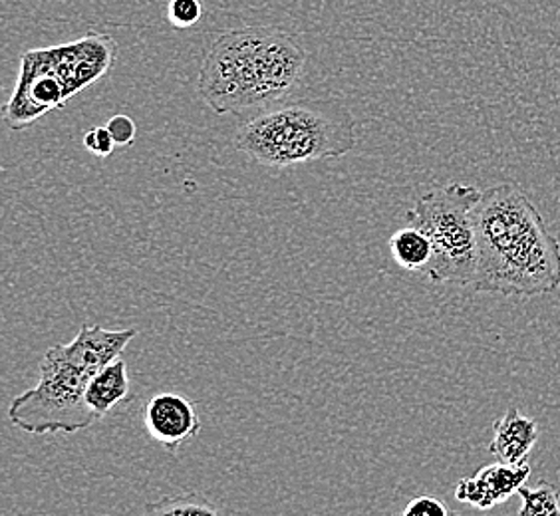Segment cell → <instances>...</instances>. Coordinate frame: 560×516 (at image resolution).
Instances as JSON below:
<instances>
[{
	"label": "cell",
	"instance_id": "1",
	"mask_svg": "<svg viewBox=\"0 0 560 516\" xmlns=\"http://www.w3.org/2000/svg\"><path fill=\"white\" fill-rule=\"evenodd\" d=\"M477 269L474 291L540 296L560 289V243L539 209L511 184L481 194L475 204Z\"/></svg>",
	"mask_w": 560,
	"mask_h": 516
},
{
	"label": "cell",
	"instance_id": "2",
	"mask_svg": "<svg viewBox=\"0 0 560 516\" xmlns=\"http://www.w3.org/2000/svg\"><path fill=\"white\" fill-rule=\"evenodd\" d=\"M306 50L277 26H241L219 34L203 56L197 90L217 116L265 109L301 84Z\"/></svg>",
	"mask_w": 560,
	"mask_h": 516
},
{
	"label": "cell",
	"instance_id": "3",
	"mask_svg": "<svg viewBox=\"0 0 560 516\" xmlns=\"http://www.w3.org/2000/svg\"><path fill=\"white\" fill-rule=\"evenodd\" d=\"M355 121L335 99H292L259 109L235 136V145L267 167L336 160L355 148Z\"/></svg>",
	"mask_w": 560,
	"mask_h": 516
},
{
	"label": "cell",
	"instance_id": "4",
	"mask_svg": "<svg viewBox=\"0 0 560 516\" xmlns=\"http://www.w3.org/2000/svg\"><path fill=\"white\" fill-rule=\"evenodd\" d=\"M481 194L474 185L450 184L421 195L406 213L408 225L430 238L433 255L423 274L433 282L471 286L477 269L475 204Z\"/></svg>",
	"mask_w": 560,
	"mask_h": 516
},
{
	"label": "cell",
	"instance_id": "5",
	"mask_svg": "<svg viewBox=\"0 0 560 516\" xmlns=\"http://www.w3.org/2000/svg\"><path fill=\"white\" fill-rule=\"evenodd\" d=\"M86 372L66 357L60 344L46 350L40 379L12 399L9 420L31 435H74L102 420L86 403Z\"/></svg>",
	"mask_w": 560,
	"mask_h": 516
},
{
	"label": "cell",
	"instance_id": "6",
	"mask_svg": "<svg viewBox=\"0 0 560 516\" xmlns=\"http://www.w3.org/2000/svg\"><path fill=\"white\" fill-rule=\"evenodd\" d=\"M145 427L155 442L175 453L201 431V418L189 399L167 391L148 401Z\"/></svg>",
	"mask_w": 560,
	"mask_h": 516
},
{
	"label": "cell",
	"instance_id": "7",
	"mask_svg": "<svg viewBox=\"0 0 560 516\" xmlns=\"http://www.w3.org/2000/svg\"><path fill=\"white\" fill-rule=\"evenodd\" d=\"M530 474L528 462L509 465L497 461L479 469L474 477L462 479L455 489L457 501L475 506L479 511H489L495 505L505 503L509 496L515 495L525 484Z\"/></svg>",
	"mask_w": 560,
	"mask_h": 516
},
{
	"label": "cell",
	"instance_id": "8",
	"mask_svg": "<svg viewBox=\"0 0 560 516\" xmlns=\"http://www.w3.org/2000/svg\"><path fill=\"white\" fill-rule=\"evenodd\" d=\"M136 336V328L106 330L102 326L84 324L80 326V332L75 333L74 340L60 344V348L70 362H74L75 366L92 377L119 360Z\"/></svg>",
	"mask_w": 560,
	"mask_h": 516
},
{
	"label": "cell",
	"instance_id": "9",
	"mask_svg": "<svg viewBox=\"0 0 560 516\" xmlns=\"http://www.w3.org/2000/svg\"><path fill=\"white\" fill-rule=\"evenodd\" d=\"M539 439L537 423L525 418L517 408L506 409L505 415L493 423V442L489 453L497 461L509 465L527 462L528 453Z\"/></svg>",
	"mask_w": 560,
	"mask_h": 516
},
{
	"label": "cell",
	"instance_id": "10",
	"mask_svg": "<svg viewBox=\"0 0 560 516\" xmlns=\"http://www.w3.org/2000/svg\"><path fill=\"white\" fill-rule=\"evenodd\" d=\"M128 394H130V379H128L124 357H119L114 364L100 370L88 379L86 403L100 418H104L108 411L118 406L119 401L128 398Z\"/></svg>",
	"mask_w": 560,
	"mask_h": 516
},
{
	"label": "cell",
	"instance_id": "11",
	"mask_svg": "<svg viewBox=\"0 0 560 516\" xmlns=\"http://www.w3.org/2000/svg\"><path fill=\"white\" fill-rule=\"evenodd\" d=\"M389 253L401 269L423 270L430 265L433 248L430 238L418 226L408 225L396 231L389 238Z\"/></svg>",
	"mask_w": 560,
	"mask_h": 516
},
{
	"label": "cell",
	"instance_id": "12",
	"mask_svg": "<svg viewBox=\"0 0 560 516\" xmlns=\"http://www.w3.org/2000/svg\"><path fill=\"white\" fill-rule=\"evenodd\" d=\"M517 495L523 501L518 516H560L559 491L550 483H540L535 489L523 484Z\"/></svg>",
	"mask_w": 560,
	"mask_h": 516
},
{
	"label": "cell",
	"instance_id": "13",
	"mask_svg": "<svg viewBox=\"0 0 560 516\" xmlns=\"http://www.w3.org/2000/svg\"><path fill=\"white\" fill-rule=\"evenodd\" d=\"M153 515H217L215 506L195 493L163 496L155 505H148Z\"/></svg>",
	"mask_w": 560,
	"mask_h": 516
},
{
	"label": "cell",
	"instance_id": "14",
	"mask_svg": "<svg viewBox=\"0 0 560 516\" xmlns=\"http://www.w3.org/2000/svg\"><path fill=\"white\" fill-rule=\"evenodd\" d=\"M203 16L201 0H170L167 19L175 28H189Z\"/></svg>",
	"mask_w": 560,
	"mask_h": 516
},
{
	"label": "cell",
	"instance_id": "15",
	"mask_svg": "<svg viewBox=\"0 0 560 516\" xmlns=\"http://www.w3.org/2000/svg\"><path fill=\"white\" fill-rule=\"evenodd\" d=\"M84 148L97 157H109L116 150V141L108 128H92L84 133Z\"/></svg>",
	"mask_w": 560,
	"mask_h": 516
},
{
	"label": "cell",
	"instance_id": "16",
	"mask_svg": "<svg viewBox=\"0 0 560 516\" xmlns=\"http://www.w3.org/2000/svg\"><path fill=\"white\" fill-rule=\"evenodd\" d=\"M406 516H447L450 508L438 501L435 496H416L410 505L404 508Z\"/></svg>",
	"mask_w": 560,
	"mask_h": 516
},
{
	"label": "cell",
	"instance_id": "17",
	"mask_svg": "<svg viewBox=\"0 0 560 516\" xmlns=\"http://www.w3.org/2000/svg\"><path fill=\"white\" fill-rule=\"evenodd\" d=\"M106 128L109 129L116 145H131L136 141L138 129H136L133 119L128 118V116H114V118L109 119Z\"/></svg>",
	"mask_w": 560,
	"mask_h": 516
}]
</instances>
